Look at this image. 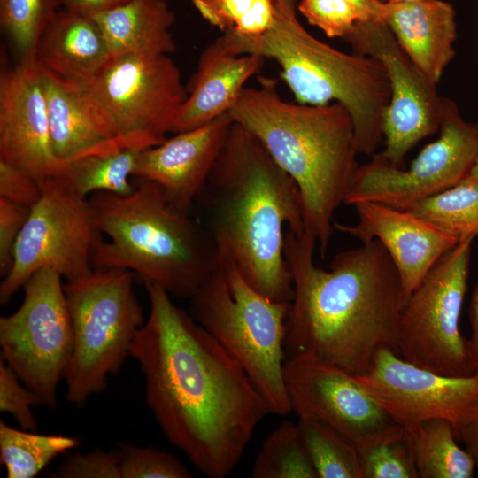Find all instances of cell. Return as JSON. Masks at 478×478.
Here are the masks:
<instances>
[{
	"label": "cell",
	"instance_id": "obj_1",
	"mask_svg": "<svg viewBox=\"0 0 478 478\" xmlns=\"http://www.w3.org/2000/svg\"><path fill=\"white\" fill-rule=\"evenodd\" d=\"M150 311L131 346L145 399L167 440L203 474L237 466L270 408L241 364L159 286L144 282Z\"/></svg>",
	"mask_w": 478,
	"mask_h": 478
},
{
	"label": "cell",
	"instance_id": "obj_2",
	"mask_svg": "<svg viewBox=\"0 0 478 478\" xmlns=\"http://www.w3.org/2000/svg\"><path fill=\"white\" fill-rule=\"evenodd\" d=\"M316 244L306 231L285 235L293 282L286 358H309L361 375L380 347L397 351L405 302L399 274L378 240L337 253L330 271L314 263Z\"/></svg>",
	"mask_w": 478,
	"mask_h": 478
},
{
	"label": "cell",
	"instance_id": "obj_3",
	"mask_svg": "<svg viewBox=\"0 0 478 478\" xmlns=\"http://www.w3.org/2000/svg\"><path fill=\"white\" fill-rule=\"evenodd\" d=\"M219 258L231 260L258 292L290 303L293 282L285 229L305 231L295 181L261 142L233 122L194 207Z\"/></svg>",
	"mask_w": 478,
	"mask_h": 478
},
{
	"label": "cell",
	"instance_id": "obj_4",
	"mask_svg": "<svg viewBox=\"0 0 478 478\" xmlns=\"http://www.w3.org/2000/svg\"><path fill=\"white\" fill-rule=\"evenodd\" d=\"M259 81L257 88L243 89L227 114L295 181L305 231L315 237L324 258L335 230L334 213L359 166L352 118L340 103H290L279 96L276 81L260 77Z\"/></svg>",
	"mask_w": 478,
	"mask_h": 478
},
{
	"label": "cell",
	"instance_id": "obj_5",
	"mask_svg": "<svg viewBox=\"0 0 478 478\" xmlns=\"http://www.w3.org/2000/svg\"><path fill=\"white\" fill-rule=\"evenodd\" d=\"M127 195L89 197L109 241L96 248L94 268H124L172 297L191 298L220 258L204 225L173 205L155 182L135 177Z\"/></svg>",
	"mask_w": 478,
	"mask_h": 478
},
{
	"label": "cell",
	"instance_id": "obj_6",
	"mask_svg": "<svg viewBox=\"0 0 478 478\" xmlns=\"http://www.w3.org/2000/svg\"><path fill=\"white\" fill-rule=\"evenodd\" d=\"M274 1L275 18L267 32L253 37L224 32L219 40L237 54L274 60L297 103L342 104L353 120L358 152L374 155L383 137L382 117L390 98L383 66L318 40L298 20L297 4Z\"/></svg>",
	"mask_w": 478,
	"mask_h": 478
},
{
	"label": "cell",
	"instance_id": "obj_7",
	"mask_svg": "<svg viewBox=\"0 0 478 478\" xmlns=\"http://www.w3.org/2000/svg\"><path fill=\"white\" fill-rule=\"evenodd\" d=\"M190 300L192 317L241 364L271 413L289 414L284 340L290 303L258 292L224 258Z\"/></svg>",
	"mask_w": 478,
	"mask_h": 478
},
{
	"label": "cell",
	"instance_id": "obj_8",
	"mask_svg": "<svg viewBox=\"0 0 478 478\" xmlns=\"http://www.w3.org/2000/svg\"><path fill=\"white\" fill-rule=\"evenodd\" d=\"M64 289L73 333L66 399L81 409L120 370L145 320L130 270L94 268Z\"/></svg>",
	"mask_w": 478,
	"mask_h": 478
},
{
	"label": "cell",
	"instance_id": "obj_9",
	"mask_svg": "<svg viewBox=\"0 0 478 478\" xmlns=\"http://www.w3.org/2000/svg\"><path fill=\"white\" fill-rule=\"evenodd\" d=\"M473 240H461L446 252L404 302L397 352L407 362L443 375L472 374L460 314Z\"/></svg>",
	"mask_w": 478,
	"mask_h": 478
},
{
	"label": "cell",
	"instance_id": "obj_10",
	"mask_svg": "<svg viewBox=\"0 0 478 478\" xmlns=\"http://www.w3.org/2000/svg\"><path fill=\"white\" fill-rule=\"evenodd\" d=\"M62 278L50 267L37 270L23 286L20 306L0 318L1 359L52 410L73 348Z\"/></svg>",
	"mask_w": 478,
	"mask_h": 478
},
{
	"label": "cell",
	"instance_id": "obj_11",
	"mask_svg": "<svg viewBox=\"0 0 478 478\" xmlns=\"http://www.w3.org/2000/svg\"><path fill=\"white\" fill-rule=\"evenodd\" d=\"M102 235L89 198L50 179L15 243L12 268L0 284L1 305L43 267L56 270L67 282L89 275Z\"/></svg>",
	"mask_w": 478,
	"mask_h": 478
},
{
	"label": "cell",
	"instance_id": "obj_12",
	"mask_svg": "<svg viewBox=\"0 0 478 478\" xmlns=\"http://www.w3.org/2000/svg\"><path fill=\"white\" fill-rule=\"evenodd\" d=\"M438 132L408 168L372 155L358 166L343 204L372 201L406 210L466 179L478 152V124L466 121L452 100L442 97Z\"/></svg>",
	"mask_w": 478,
	"mask_h": 478
},
{
	"label": "cell",
	"instance_id": "obj_13",
	"mask_svg": "<svg viewBox=\"0 0 478 478\" xmlns=\"http://www.w3.org/2000/svg\"><path fill=\"white\" fill-rule=\"evenodd\" d=\"M119 135L165 140L188 96L176 64L166 54L112 57L89 81Z\"/></svg>",
	"mask_w": 478,
	"mask_h": 478
},
{
	"label": "cell",
	"instance_id": "obj_14",
	"mask_svg": "<svg viewBox=\"0 0 478 478\" xmlns=\"http://www.w3.org/2000/svg\"><path fill=\"white\" fill-rule=\"evenodd\" d=\"M343 40L354 53L377 59L387 73L390 98L382 117L385 148L380 155L404 168L407 152L439 131L442 96L436 85L417 69L382 21H358Z\"/></svg>",
	"mask_w": 478,
	"mask_h": 478
},
{
	"label": "cell",
	"instance_id": "obj_15",
	"mask_svg": "<svg viewBox=\"0 0 478 478\" xmlns=\"http://www.w3.org/2000/svg\"><path fill=\"white\" fill-rule=\"evenodd\" d=\"M355 378L370 397L403 427L429 419L450 421L456 432L478 405V374L449 376L380 347L368 369Z\"/></svg>",
	"mask_w": 478,
	"mask_h": 478
},
{
	"label": "cell",
	"instance_id": "obj_16",
	"mask_svg": "<svg viewBox=\"0 0 478 478\" xmlns=\"http://www.w3.org/2000/svg\"><path fill=\"white\" fill-rule=\"evenodd\" d=\"M284 381L292 411L328 424L357 448L399 426L353 374L340 367L304 358H286Z\"/></svg>",
	"mask_w": 478,
	"mask_h": 478
},
{
	"label": "cell",
	"instance_id": "obj_17",
	"mask_svg": "<svg viewBox=\"0 0 478 478\" xmlns=\"http://www.w3.org/2000/svg\"><path fill=\"white\" fill-rule=\"evenodd\" d=\"M0 160L29 174L42 189L58 171L42 72L35 58L1 73Z\"/></svg>",
	"mask_w": 478,
	"mask_h": 478
},
{
	"label": "cell",
	"instance_id": "obj_18",
	"mask_svg": "<svg viewBox=\"0 0 478 478\" xmlns=\"http://www.w3.org/2000/svg\"><path fill=\"white\" fill-rule=\"evenodd\" d=\"M354 226L334 222L335 229L362 243L378 240L400 277L405 301L432 266L459 241L407 211L366 201L354 204Z\"/></svg>",
	"mask_w": 478,
	"mask_h": 478
},
{
	"label": "cell",
	"instance_id": "obj_19",
	"mask_svg": "<svg viewBox=\"0 0 478 478\" xmlns=\"http://www.w3.org/2000/svg\"><path fill=\"white\" fill-rule=\"evenodd\" d=\"M232 124L226 113L204 125L175 133L140 153L133 177L155 182L173 205L191 212Z\"/></svg>",
	"mask_w": 478,
	"mask_h": 478
},
{
	"label": "cell",
	"instance_id": "obj_20",
	"mask_svg": "<svg viewBox=\"0 0 478 478\" xmlns=\"http://www.w3.org/2000/svg\"><path fill=\"white\" fill-rule=\"evenodd\" d=\"M41 72L58 163L117 135L111 114L88 82L62 78L42 68Z\"/></svg>",
	"mask_w": 478,
	"mask_h": 478
},
{
	"label": "cell",
	"instance_id": "obj_21",
	"mask_svg": "<svg viewBox=\"0 0 478 478\" xmlns=\"http://www.w3.org/2000/svg\"><path fill=\"white\" fill-rule=\"evenodd\" d=\"M382 22L417 69L436 85L455 56V10L443 0L385 2Z\"/></svg>",
	"mask_w": 478,
	"mask_h": 478
},
{
	"label": "cell",
	"instance_id": "obj_22",
	"mask_svg": "<svg viewBox=\"0 0 478 478\" xmlns=\"http://www.w3.org/2000/svg\"><path fill=\"white\" fill-rule=\"evenodd\" d=\"M264 60L257 54H237L216 39L201 54L170 132L189 130L227 113Z\"/></svg>",
	"mask_w": 478,
	"mask_h": 478
},
{
	"label": "cell",
	"instance_id": "obj_23",
	"mask_svg": "<svg viewBox=\"0 0 478 478\" xmlns=\"http://www.w3.org/2000/svg\"><path fill=\"white\" fill-rule=\"evenodd\" d=\"M112 58L96 21L66 9L56 12L42 35L35 55V60L43 70L86 82Z\"/></svg>",
	"mask_w": 478,
	"mask_h": 478
},
{
	"label": "cell",
	"instance_id": "obj_24",
	"mask_svg": "<svg viewBox=\"0 0 478 478\" xmlns=\"http://www.w3.org/2000/svg\"><path fill=\"white\" fill-rule=\"evenodd\" d=\"M163 141L140 135H117L60 162L53 177L86 198L96 192L127 195L135 188L130 177L140 153Z\"/></svg>",
	"mask_w": 478,
	"mask_h": 478
},
{
	"label": "cell",
	"instance_id": "obj_25",
	"mask_svg": "<svg viewBox=\"0 0 478 478\" xmlns=\"http://www.w3.org/2000/svg\"><path fill=\"white\" fill-rule=\"evenodd\" d=\"M98 24L112 57L173 53L170 33L174 14L165 0H128L91 16Z\"/></svg>",
	"mask_w": 478,
	"mask_h": 478
},
{
	"label": "cell",
	"instance_id": "obj_26",
	"mask_svg": "<svg viewBox=\"0 0 478 478\" xmlns=\"http://www.w3.org/2000/svg\"><path fill=\"white\" fill-rule=\"evenodd\" d=\"M405 428L413 448L418 478H472L471 454L458 444L452 424L429 419Z\"/></svg>",
	"mask_w": 478,
	"mask_h": 478
},
{
	"label": "cell",
	"instance_id": "obj_27",
	"mask_svg": "<svg viewBox=\"0 0 478 478\" xmlns=\"http://www.w3.org/2000/svg\"><path fill=\"white\" fill-rule=\"evenodd\" d=\"M16 429L0 421V459L8 478H33L59 454L74 449L80 439Z\"/></svg>",
	"mask_w": 478,
	"mask_h": 478
},
{
	"label": "cell",
	"instance_id": "obj_28",
	"mask_svg": "<svg viewBox=\"0 0 478 478\" xmlns=\"http://www.w3.org/2000/svg\"><path fill=\"white\" fill-rule=\"evenodd\" d=\"M407 211L459 241L478 236V181L466 177Z\"/></svg>",
	"mask_w": 478,
	"mask_h": 478
},
{
	"label": "cell",
	"instance_id": "obj_29",
	"mask_svg": "<svg viewBox=\"0 0 478 478\" xmlns=\"http://www.w3.org/2000/svg\"><path fill=\"white\" fill-rule=\"evenodd\" d=\"M298 433L318 478H361L357 447L328 424L298 416Z\"/></svg>",
	"mask_w": 478,
	"mask_h": 478
},
{
	"label": "cell",
	"instance_id": "obj_30",
	"mask_svg": "<svg viewBox=\"0 0 478 478\" xmlns=\"http://www.w3.org/2000/svg\"><path fill=\"white\" fill-rule=\"evenodd\" d=\"M251 477L318 478L297 424L283 420L268 435L255 459Z\"/></svg>",
	"mask_w": 478,
	"mask_h": 478
},
{
	"label": "cell",
	"instance_id": "obj_31",
	"mask_svg": "<svg viewBox=\"0 0 478 478\" xmlns=\"http://www.w3.org/2000/svg\"><path fill=\"white\" fill-rule=\"evenodd\" d=\"M357 450L361 478H418L412 441L403 426Z\"/></svg>",
	"mask_w": 478,
	"mask_h": 478
},
{
	"label": "cell",
	"instance_id": "obj_32",
	"mask_svg": "<svg viewBox=\"0 0 478 478\" xmlns=\"http://www.w3.org/2000/svg\"><path fill=\"white\" fill-rule=\"evenodd\" d=\"M58 4V0H0L1 26L23 61L35 58L39 40Z\"/></svg>",
	"mask_w": 478,
	"mask_h": 478
},
{
	"label": "cell",
	"instance_id": "obj_33",
	"mask_svg": "<svg viewBox=\"0 0 478 478\" xmlns=\"http://www.w3.org/2000/svg\"><path fill=\"white\" fill-rule=\"evenodd\" d=\"M121 478H189L191 473L173 455L154 447L120 443Z\"/></svg>",
	"mask_w": 478,
	"mask_h": 478
},
{
	"label": "cell",
	"instance_id": "obj_34",
	"mask_svg": "<svg viewBox=\"0 0 478 478\" xmlns=\"http://www.w3.org/2000/svg\"><path fill=\"white\" fill-rule=\"evenodd\" d=\"M297 10L327 36L343 39L358 21H365L358 8L349 0H301Z\"/></svg>",
	"mask_w": 478,
	"mask_h": 478
},
{
	"label": "cell",
	"instance_id": "obj_35",
	"mask_svg": "<svg viewBox=\"0 0 478 478\" xmlns=\"http://www.w3.org/2000/svg\"><path fill=\"white\" fill-rule=\"evenodd\" d=\"M43 405L41 398L26 387L14 372L0 360V410L11 414L24 430L35 431L33 406Z\"/></svg>",
	"mask_w": 478,
	"mask_h": 478
},
{
	"label": "cell",
	"instance_id": "obj_36",
	"mask_svg": "<svg viewBox=\"0 0 478 478\" xmlns=\"http://www.w3.org/2000/svg\"><path fill=\"white\" fill-rule=\"evenodd\" d=\"M54 478H121L119 450H94L68 456L50 474Z\"/></svg>",
	"mask_w": 478,
	"mask_h": 478
},
{
	"label": "cell",
	"instance_id": "obj_37",
	"mask_svg": "<svg viewBox=\"0 0 478 478\" xmlns=\"http://www.w3.org/2000/svg\"><path fill=\"white\" fill-rule=\"evenodd\" d=\"M32 207L0 197V274L5 277L13 262L17 239Z\"/></svg>",
	"mask_w": 478,
	"mask_h": 478
},
{
	"label": "cell",
	"instance_id": "obj_38",
	"mask_svg": "<svg viewBox=\"0 0 478 478\" xmlns=\"http://www.w3.org/2000/svg\"><path fill=\"white\" fill-rule=\"evenodd\" d=\"M42 193V188L29 174L0 160V197L32 207Z\"/></svg>",
	"mask_w": 478,
	"mask_h": 478
},
{
	"label": "cell",
	"instance_id": "obj_39",
	"mask_svg": "<svg viewBox=\"0 0 478 478\" xmlns=\"http://www.w3.org/2000/svg\"><path fill=\"white\" fill-rule=\"evenodd\" d=\"M254 0H193L201 17L224 32L235 28L251 9Z\"/></svg>",
	"mask_w": 478,
	"mask_h": 478
},
{
	"label": "cell",
	"instance_id": "obj_40",
	"mask_svg": "<svg viewBox=\"0 0 478 478\" xmlns=\"http://www.w3.org/2000/svg\"><path fill=\"white\" fill-rule=\"evenodd\" d=\"M275 18L274 0H254L251 9L239 20L231 32L235 35L253 37L265 34L273 26Z\"/></svg>",
	"mask_w": 478,
	"mask_h": 478
},
{
	"label": "cell",
	"instance_id": "obj_41",
	"mask_svg": "<svg viewBox=\"0 0 478 478\" xmlns=\"http://www.w3.org/2000/svg\"><path fill=\"white\" fill-rule=\"evenodd\" d=\"M471 334L467 338L469 369L472 374H478V284L471 297L469 307Z\"/></svg>",
	"mask_w": 478,
	"mask_h": 478
},
{
	"label": "cell",
	"instance_id": "obj_42",
	"mask_svg": "<svg viewBox=\"0 0 478 478\" xmlns=\"http://www.w3.org/2000/svg\"><path fill=\"white\" fill-rule=\"evenodd\" d=\"M128 0H58L66 10L87 16H94L116 7Z\"/></svg>",
	"mask_w": 478,
	"mask_h": 478
},
{
	"label": "cell",
	"instance_id": "obj_43",
	"mask_svg": "<svg viewBox=\"0 0 478 478\" xmlns=\"http://www.w3.org/2000/svg\"><path fill=\"white\" fill-rule=\"evenodd\" d=\"M457 439L471 454L478 470V405L457 433Z\"/></svg>",
	"mask_w": 478,
	"mask_h": 478
},
{
	"label": "cell",
	"instance_id": "obj_44",
	"mask_svg": "<svg viewBox=\"0 0 478 478\" xmlns=\"http://www.w3.org/2000/svg\"><path fill=\"white\" fill-rule=\"evenodd\" d=\"M355 4L366 20L382 21L384 3L382 0H349Z\"/></svg>",
	"mask_w": 478,
	"mask_h": 478
},
{
	"label": "cell",
	"instance_id": "obj_45",
	"mask_svg": "<svg viewBox=\"0 0 478 478\" xmlns=\"http://www.w3.org/2000/svg\"><path fill=\"white\" fill-rule=\"evenodd\" d=\"M467 177L478 181V152H477L474 163L473 165V167Z\"/></svg>",
	"mask_w": 478,
	"mask_h": 478
},
{
	"label": "cell",
	"instance_id": "obj_46",
	"mask_svg": "<svg viewBox=\"0 0 478 478\" xmlns=\"http://www.w3.org/2000/svg\"><path fill=\"white\" fill-rule=\"evenodd\" d=\"M420 0H388L389 3H405V2H414Z\"/></svg>",
	"mask_w": 478,
	"mask_h": 478
},
{
	"label": "cell",
	"instance_id": "obj_47",
	"mask_svg": "<svg viewBox=\"0 0 478 478\" xmlns=\"http://www.w3.org/2000/svg\"><path fill=\"white\" fill-rule=\"evenodd\" d=\"M284 1L295 2L296 3V0H284Z\"/></svg>",
	"mask_w": 478,
	"mask_h": 478
},
{
	"label": "cell",
	"instance_id": "obj_48",
	"mask_svg": "<svg viewBox=\"0 0 478 478\" xmlns=\"http://www.w3.org/2000/svg\"><path fill=\"white\" fill-rule=\"evenodd\" d=\"M382 2H387L388 0H382Z\"/></svg>",
	"mask_w": 478,
	"mask_h": 478
},
{
	"label": "cell",
	"instance_id": "obj_49",
	"mask_svg": "<svg viewBox=\"0 0 478 478\" xmlns=\"http://www.w3.org/2000/svg\"><path fill=\"white\" fill-rule=\"evenodd\" d=\"M193 1V0H190V2Z\"/></svg>",
	"mask_w": 478,
	"mask_h": 478
}]
</instances>
